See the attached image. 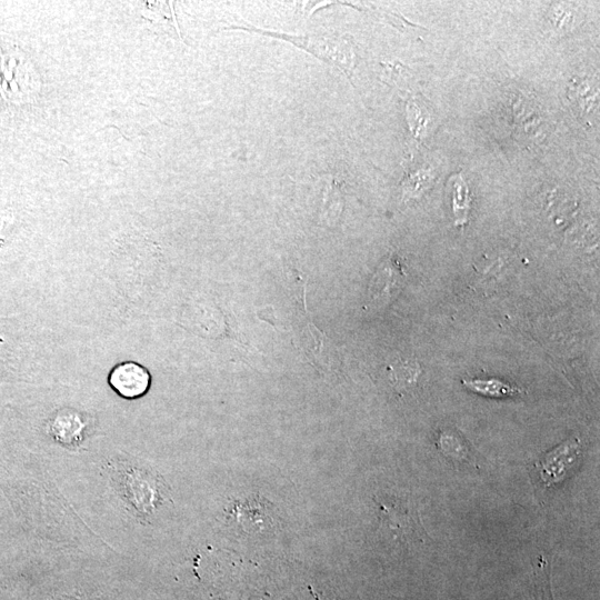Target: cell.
I'll return each mask as SVG.
<instances>
[{
	"instance_id": "6da1fadb",
	"label": "cell",
	"mask_w": 600,
	"mask_h": 600,
	"mask_svg": "<svg viewBox=\"0 0 600 600\" xmlns=\"http://www.w3.org/2000/svg\"><path fill=\"white\" fill-rule=\"evenodd\" d=\"M581 453L580 441L569 439L539 459L534 469L540 481L550 487L562 481L574 467Z\"/></svg>"
},
{
	"instance_id": "7a4b0ae2",
	"label": "cell",
	"mask_w": 600,
	"mask_h": 600,
	"mask_svg": "<svg viewBox=\"0 0 600 600\" xmlns=\"http://www.w3.org/2000/svg\"><path fill=\"white\" fill-rule=\"evenodd\" d=\"M150 381L148 370L133 361L119 363L109 376L110 386L128 399L143 396L150 387Z\"/></svg>"
},
{
	"instance_id": "3957f363",
	"label": "cell",
	"mask_w": 600,
	"mask_h": 600,
	"mask_svg": "<svg viewBox=\"0 0 600 600\" xmlns=\"http://www.w3.org/2000/svg\"><path fill=\"white\" fill-rule=\"evenodd\" d=\"M462 383L469 390L490 398H506L523 393L519 387L496 378L462 380Z\"/></svg>"
},
{
	"instance_id": "277c9868",
	"label": "cell",
	"mask_w": 600,
	"mask_h": 600,
	"mask_svg": "<svg viewBox=\"0 0 600 600\" xmlns=\"http://www.w3.org/2000/svg\"><path fill=\"white\" fill-rule=\"evenodd\" d=\"M452 207L456 216V223H466L470 209V197L468 187L460 176H457V180L453 182Z\"/></svg>"
}]
</instances>
